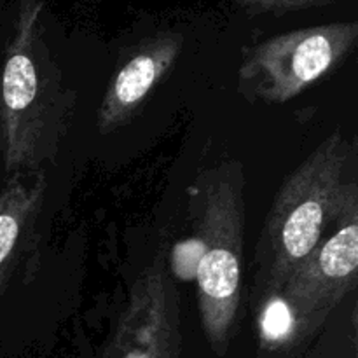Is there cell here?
I'll use <instances>...</instances> for the list:
<instances>
[{
    "label": "cell",
    "mask_w": 358,
    "mask_h": 358,
    "mask_svg": "<svg viewBox=\"0 0 358 358\" xmlns=\"http://www.w3.org/2000/svg\"><path fill=\"white\" fill-rule=\"evenodd\" d=\"M352 145L341 133L324 140L278 189L255 248V292L280 290L306 261L334 219Z\"/></svg>",
    "instance_id": "6da1fadb"
},
{
    "label": "cell",
    "mask_w": 358,
    "mask_h": 358,
    "mask_svg": "<svg viewBox=\"0 0 358 358\" xmlns=\"http://www.w3.org/2000/svg\"><path fill=\"white\" fill-rule=\"evenodd\" d=\"M42 0H21L2 72L3 161L9 173L38 170L56 152L65 121L58 70L41 37Z\"/></svg>",
    "instance_id": "7a4b0ae2"
},
{
    "label": "cell",
    "mask_w": 358,
    "mask_h": 358,
    "mask_svg": "<svg viewBox=\"0 0 358 358\" xmlns=\"http://www.w3.org/2000/svg\"><path fill=\"white\" fill-rule=\"evenodd\" d=\"M201 212L196 264L198 308L203 331L217 355H224L236 332L241 306L245 234V177L236 161L215 164L198 178Z\"/></svg>",
    "instance_id": "3957f363"
},
{
    "label": "cell",
    "mask_w": 358,
    "mask_h": 358,
    "mask_svg": "<svg viewBox=\"0 0 358 358\" xmlns=\"http://www.w3.org/2000/svg\"><path fill=\"white\" fill-rule=\"evenodd\" d=\"M358 23H331L276 35L248 49L240 65L245 98L283 103L334 72L357 48Z\"/></svg>",
    "instance_id": "277c9868"
},
{
    "label": "cell",
    "mask_w": 358,
    "mask_h": 358,
    "mask_svg": "<svg viewBox=\"0 0 358 358\" xmlns=\"http://www.w3.org/2000/svg\"><path fill=\"white\" fill-rule=\"evenodd\" d=\"M331 233L306 261L276 290L292 310L304 336L311 338L331 311L357 289L358 269V189L346 182Z\"/></svg>",
    "instance_id": "5b68a950"
},
{
    "label": "cell",
    "mask_w": 358,
    "mask_h": 358,
    "mask_svg": "<svg viewBox=\"0 0 358 358\" xmlns=\"http://www.w3.org/2000/svg\"><path fill=\"white\" fill-rule=\"evenodd\" d=\"M103 358H182L178 290L161 255L136 276Z\"/></svg>",
    "instance_id": "8992f818"
},
{
    "label": "cell",
    "mask_w": 358,
    "mask_h": 358,
    "mask_svg": "<svg viewBox=\"0 0 358 358\" xmlns=\"http://www.w3.org/2000/svg\"><path fill=\"white\" fill-rule=\"evenodd\" d=\"M184 37L175 31H163L143 38L122 59L108 83L98 110L101 135L128 124L140 112L154 87L166 77L180 56Z\"/></svg>",
    "instance_id": "52a82bcc"
},
{
    "label": "cell",
    "mask_w": 358,
    "mask_h": 358,
    "mask_svg": "<svg viewBox=\"0 0 358 358\" xmlns=\"http://www.w3.org/2000/svg\"><path fill=\"white\" fill-rule=\"evenodd\" d=\"M48 182L42 170L30 171V178L14 173L0 191V299L23 257L35 240V229Z\"/></svg>",
    "instance_id": "ba28073f"
},
{
    "label": "cell",
    "mask_w": 358,
    "mask_h": 358,
    "mask_svg": "<svg viewBox=\"0 0 358 358\" xmlns=\"http://www.w3.org/2000/svg\"><path fill=\"white\" fill-rule=\"evenodd\" d=\"M238 2L252 13L285 14L292 13V10L327 6L334 0H238Z\"/></svg>",
    "instance_id": "9c48e42d"
},
{
    "label": "cell",
    "mask_w": 358,
    "mask_h": 358,
    "mask_svg": "<svg viewBox=\"0 0 358 358\" xmlns=\"http://www.w3.org/2000/svg\"><path fill=\"white\" fill-rule=\"evenodd\" d=\"M353 358H357V357H353Z\"/></svg>",
    "instance_id": "30bf717a"
}]
</instances>
